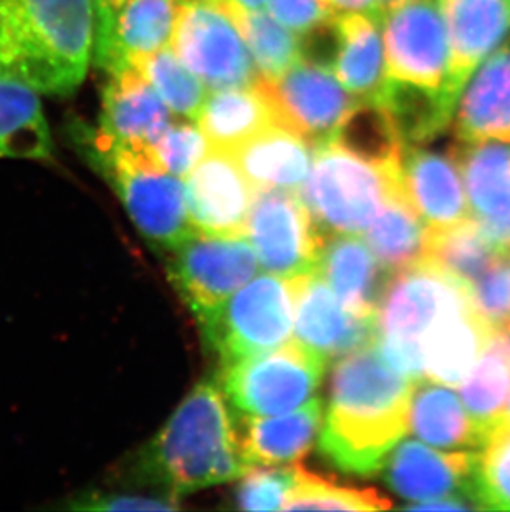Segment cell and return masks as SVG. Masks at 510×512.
<instances>
[{
  "instance_id": "6da1fadb",
  "label": "cell",
  "mask_w": 510,
  "mask_h": 512,
  "mask_svg": "<svg viewBox=\"0 0 510 512\" xmlns=\"http://www.w3.org/2000/svg\"><path fill=\"white\" fill-rule=\"evenodd\" d=\"M381 353L378 342L358 348L333 368L323 456L345 473L373 476L409 430L414 383Z\"/></svg>"
},
{
  "instance_id": "7a4b0ae2",
  "label": "cell",
  "mask_w": 510,
  "mask_h": 512,
  "mask_svg": "<svg viewBox=\"0 0 510 512\" xmlns=\"http://www.w3.org/2000/svg\"><path fill=\"white\" fill-rule=\"evenodd\" d=\"M226 400L219 380L199 382L126 473L173 498L242 478L252 466Z\"/></svg>"
},
{
  "instance_id": "3957f363",
  "label": "cell",
  "mask_w": 510,
  "mask_h": 512,
  "mask_svg": "<svg viewBox=\"0 0 510 512\" xmlns=\"http://www.w3.org/2000/svg\"><path fill=\"white\" fill-rule=\"evenodd\" d=\"M95 47L93 0H2L0 75L40 95L70 97Z\"/></svg>"
},
{
  "instance_id": "277c9868",
  "label": "cell",
  "mask_w": 510,
  "mask_h": 512,
  "mask_svg": "<svg viewBox=\"0 0 510 512\" xmlns=\"http://www.w3.org/2000/svg\"><path fill=\"white\" fill-rule=\"evenodd\" d=\"M65 131L78 155L118 194L151 246L173 251L196 231L189 219L186 186L159 165L153 148L125 145L78 118L68 121Z\"/></svg>"
},
{
  "instance_id": "5b68a950",
  "label": "cell",
  "mask_w": 510,
  "mask_h": 512,
  "mask_svg": "<svg viewBox=\"0 0 510 512\" xmlns=\"http://www.w3.org/2000/svg\"><path fill=\"white\" fill-rule=\"evenodd\" d=\"M471 305V289L429 262L395 272L376 309L378 347L396 370L413 380L424 378V340Z\"/></svg>"
},
{
  "instance_id": "8992f818",
  "label": "cell",
  "mask_w": 510,
  "mask_h": 512,
  "mask_svg": "<svg viewBox=\"0 0 510 512\" xmlns=\"http://www.w3.org/2000/svg\"><path fill=\"white\" fill-rule=\"evenodd\" d=\"M401 188V168L371 165L332 141L313 150L312 168L300 198L323 236H363Z\"/></svg>"
},
{
  "instance_id": "52a82bcc",
  "label": "cell",
  "mask_w": 510,
  "mask_h": 512,
  "mask_svg": "<svg viewBox=\"0 0 510 512\" xmlns=\"http://www.w3.org/2000/svg\"><path fill=\"white\" fill-rule=\"evenodd\" d=\"M295 319L294 279L254 277L217 309L198 317L204 340L222 365L289 342Z\"/></svg>"
},
{
  "instance_id": "ba28073f",
  "label": "cell",
  "mask_w": 510,
  "mask_h": 512,
  "mask_svg": "<svg viewBox=\"0 0 510 512\" xmlns=\"http://www.w3.org/2000/svg\"><path fill=\"white\" fill-rule=\"evenodd\" d=\"M327 360L299 342L222 365L219 383L227 400L246 416L289 413L312 400Z\"/></svg>"
},
{
  "instance_id": "9c48e42d",
  "label": "cell",
  "mask_w": 510,
  "mask_h": 512,
  "mask_svg": "<svg viewBox=\"0 0 510 512\" xmlns=\"http://www.w3.org/2000/svg\"><path fill=\"white\" fill-rule=\"evenodd\" d=\"M171 49L211 90L252 87L259 80L251 52L226 2H183Z\"/></svg>"
},
{
  "instance_id": "30bf717a",
  "label": "cell",
  "mask_w": 510,
  "mask_h": 512,
  "mask_svg": "<svg viewBox=\"0 0 510 512\" xmlns=\"http://www.w3.org/2000/svg\"><path fill=\"white\" fill-rule=\"evenodd\" d=\"M166 254L169 279L196 317L224 304L259 271V259L246 236L194 231Z\"/></svg>"
},
{
  "instance_id": "8fae6325",
  "label": "cell",
  "mask_w": 510,
  "mask_h": 512,
  "mask_svg": "<svg viewBox=\"0 0 510 512\" xmlns=\"http://www.w3.org/2000/svg\"><path fill=\"white\" fill-rule=\"evenodd\" d=\"M386 73L390 80L449 95L448 30L438 0H406L381 17Z\"/></svg>"
},
{
  "instance_id": "7c38bea8",
  "label": "cell",
  "mask_w": 510,
  "mask_h": 512,
  "mask_svg": "<svg viewBox=\"0 0 510 512\" xmlns=\"http://www.w3.org/2000/svg\"><path fill=\"white\" fill-rule=\"evenodd\" d=\"M244 236L265 272L285 279L317 271L323 234L299 193L255 189Z\"/></svg>"
},
{
  "instance_id": "4fadbf2b",
  "label": "cell",
  "mask_w": 510,
  "mask_h": 512,
  "mask_svg": "<svg viewBox=\"0 0 510 512\" xmlns=\"http://www.w3.org/2000/svg\"><path fill=\"white\" fill-rule=\"evenodd\" d=\"M279 125L295 131L313 148L332 143L338 126L357 105L332 68L300 58L282 77L257 80Z\"/></svg>"
},
{
  "instance_id": "5bb4252c",
  "label": "cell",
  "mask_w": 510,
  "mask_h": 512,
  "mask_svg": "<svg viewBox=\"0 0 510 512\" xmlns=\"http://www.w3.org/2000/svg\"><path fill=\"white\" fill-rule=\"evenodd\" d=\"M477 451H444L419 441H400L381 466L386 483L408 509H477L474 471Z\"/></svg>"
},
{
  "instance_id": "9a60e30c",
  "label": "cell",
  "mask_w": 510,
  "mask_h": 512,
  "mask_svg": "<svg viewBox=\"0 0 510 512\" xmlns=\"http://www.w3.org/2000/svg\"><path fill=\"white\" fill-rule=\"evenodd\" d=\"M294 282L295 339L300 345L328 362L376 342V317L345 307L317 271Z\"/></svg>"
},
{
  "instance_id": "2e32d148",
  "label": "cell",
  "mask_w": 510,
  "mask_h": 512,
  "mask_svg": "<svg viewBox=\"0 0 510 512\" xmlns=\"http://www.w3.org/2000/svg\"><path fill=\"white\" fill-rule=\"evenodd\" d=\"M184 186L189 219L196 231L244 236L254 188L229 151H207Z\"/></svg>"
},
{
  "instance_id": "e0dca14e",
  "label": "cell",
  "mask_w": 510,
  "mask_h": 512,
  "mask_svg": "<svg viewBox=\"0 0 510 512\" xmlns=\"http://www.w3.org/2000/svg\"><path fill=\"white\" fill-rule=\"evenodd\" d=\"M471 218L502 256L510 254V143L461 141L453 150Z\"/></svg>"
},
{
  "instance_id": "ac0fdd59",
  "label": "cell",
  "mask_w": 510,
  "mask_h": 512,
  "mask_svg": "<svg viewBox=\"0 0 510 512\" xmlns=\"http://www.w3.org/2000/svg\"><path fill=\"white\" fill-rule=\"evenodd\" d=\"M448 30L449 95L458 105L462 88L510 35V0H438Z\"/></svg>"
},
{
  "instance_id": "d6986e66",
  "label": "cell",
  "mask_w": 510,
  "mask_h": 512,
  "mask_svg": "<svg viewBox=\"0 0 510 512\" xmlns=\"http://www.w3.org/2000/svg\"><path fill=\"white\" fill-rule=\"evenodd\" d=\"M401 179L409 203L429 229L453 228L471 219L454 153L406 146Z\"/></svg>"
},
{
  "instance_id": "ffe728a7",
  "label": "cell",
  "mask_w": 510,
  "mask_h": 512,
  "mask_svg": "<svg viewBox=\"0 0 510 512\" xmlns=\"http://www.w3.org/2000/svg\"><path fill=\"white\" fill-rule=\"evenodd\" d=\"M453 121L461 141L510 143V35L467 80Z\"/></svg>"
},
{
  "instance_id": "44dd1931",
  "label": "cell",
  "mask_w": 510,
  "mask_h": 512,
  "mask_svg": "<svg viewBox=\"0 0 510 512\" xmlns=\"http://www.w3.org/2000/svg\"><path fill=\"white\" fill-rule=\"evenodd\" d=\"M171 115L145 77L130 67L110 73L98 128L125 145L153 148L173 123Z\"/></svg>"
},
{
  "instance_id": "7402d4cb",
  "label": "cell",
  "mask_w": 510,
  "mask_h": 512,
  "mask_svg": "<svg viewBox=\"0 0 510 512\" xmlns=\"http://www.w3.org/2000/svg\"><path fill=\"white\" fill-rule=\"evenodd\" d=\"M181 4V0H126L105 44L93 52V63L110 75L169 47Z\"/></svg>"
},
{
  "instance_id": "603a6c76",
  "label": "cell",
  "mask_w": 510,
  "mask_h": 512,
  "mask_svg": "<svg viewBox=\"0 0 510 512\" xmlns=\"http://www.w3.org/2000/svg\"><path fill=\"white\" fill-rule=\"evenodd\" d=\"M317 272L355 314L376 317L390 272L357 234L323 237Z\"/></svg>"
},
{
  "instance_id": "cb8c5ba5",
  "label": "cell",
  "mask_w": 510,
  "mask_h": 512,
  "mask_svg": "<svg viewBox=\"0 0 510 512\" xmlns=\"http://www.w3.org/2000/svg\"><path fill=\"white\" fill-rule=\"evenodd\" d=\"M322 426L320 398L275 418L242 415L237 421L242 453L249 466H279L304 458L312 450Z\"/></svg>"
},
{
  "instance_id": "d4e9b609",
  "label": "cell",
  "mask_w": 510,
  "mask_h": 512,
  "mask_svg": "<svg viewBox=\"0 0 510 512\" xmlns=\"http://www.w3.org/2000/svg\"><path fill=\"white\" fill-rule=\"evenodd\" d=\"M313 148L302 136L272 125L229 151L252 188L302 191L313 163Z\"/></svg>"
},
{
  "instance_id": "484cf974",
  "label": "cell",
  "mask_w": 510,
  "mask_h": 512,
  "mask_svg": "<svg viewBox=\"0 0 510 512\" xmlns=\"http://www.w3.org/2000/svg\"><path fill=\"white\" fill-rule=\"evenodd\" d=\"M332 70L353 97L380 100L388 83L380 19L363 14L337 15Z\"/></svg>"
},
{
  "instance_id": "4316f807",
  "label": "cell",
  "mask_w": 510,
  "mask_h": 512,
  "mask_svg": "<svg viewBox=\"0 0 510 512\" xmlns=\"http://www.w3.org/2000/svg\"><path fill=\"white\" fill-rule=\"evenodd\" d=\"M409 428L438 450L479 451L484 436L458 393L448 385L419 378L409 401Z\"/></svg>"
},
{
  "instance_id": "83f0119b",
  "label": "cell",
  "mask_w": 510,
  "mask_h": 512,
  "mask_svg": "<svg viewBox=\"0 0 510 512\" xmlns=\"http://www.w3.org/2000/svg\"><path fill=\"white\" fill-rule=\"evenodd\" d=\"M492 334L474 305L443 320L421 347L424 378L461 387Z\"/></svg>"
},
{
  "instance_id": "f1b7e54d",
  "label": "cell",
  "mask_w": 510,
  "mask_h": 512,
  "mask_svg": "<svg viewBox=\"0 0 510 512\" xmlns=\"http://www.w3.org/2000/svg\"><path fill=\"white\" fill-rule=\"evenodd\" d=\"M40 93L0 75V160L52 161L49 120Z\"/></svg>"
},
{
  "instance_id": "f546056e",
  "label": "cell",
  "mask_w": 510,
  "mask_h": 512,
  "mask_svg": "<svg viewBox=\"0 0 510 512\" xmlns=\"http://www.w3.org/2000/svg\"><path fill=\"white\" fill-rule=\"evenodd\" d=\"M196 123L211 148L222 151H232L265 128L279 125L257 83L252 87L212 90Z\"/></svg>"
},
{
  "instance_id": "4dcf8cb0",
  "label": "cell",
  "mask_w": 510,
  "mask_h": 512,
  "mask_svg": "<svg viewBox=\"0 0 510 512\" xmlns=\"http://www.w3.org/2000/svg\"><path fill=\"white\" fill-rule=\"evenodd\" d=\"M363 236L390 274L426 261L429 228L409 203L405 188L398 189L388 199Z\"/></svg>"
},
{
  "instance_id": "1f68e13d",
  "label": "cell",
  "mask_w": 510,
  "mask_h": 512,
  "mask_svg": "<svg viewBox=\"0 0 510 512\" xmlns=\"http://www.w3.org/2000/svg\"><path fill=\"white\" fill-rule=\"evenodd\" d=\"M461 400L484 443L501 423L510 395V339L492 334L481 357L477 358L466 380L461 383Z\"/></svg>"
},
{
  "instance_id": "d6a6232c",
  "label": "cell",
  "mask_w": 510,
  "mask_h": 512,
  "mask_svg": "<svg viewBox=\"0 0 510 512\" xmlns=\"http://www.w3.org/2000/svg\"><path fill=\"white\" fill-rule=\"evenodd\" d=\"M333 143L360 160L401 168L406 143L388 108L373 100H358L333 136Z\"/></svg>"
},
{
  "instance_id": "836d02e7",
  "label": "cell",
  "mask_w": 510,
  "mask_h": 512,
  "mask_svg": "<svg viewBox=\"0 0 510 512\" xmlns=\"http://www.w3.org/2000/svg\"><path fill=\"white\" fill-rule=\"evenodd\" d=\"M499 249L474 221L446 229H429L426 261L471 287L501 261Z\"/></svg>"
},
{
  "instance_id": "e575fe53",
  "label": "cell",
  "mask_w": 510,
  "mask_h": 512,
  "mask_svg": "<svg viewBox=\"0 0 510 512\" xmlns=\"http://www.w3.org/2000/svg\"><path fill=\"white\" fill-rule=\"evenodd\" d=\"M239 25L260 78L275 80L302 58V39L262 10L239 9L224 0Z\"/></svg>"
},
{
  "instance_id": "d590c367",
  "label": "cell",
  "mask_w": 510,
  "mask_h": 512,
  "mask_svg": "<svg viewBox=\"0 0 510 512\" xmlns=\"http://www.w3.org/2000/svg\"><path fill=\"white\" fill-rule=\"evenodd\" d=\"M154 88L173 115L198 120L206 102L207 87L169 47L140 57L131 63Z\"/></svg>"
},
{
  "instance_id": "8d00e7d4",
  "label": "cell",
  "mask_w": 510,
  "mask_h": 512,
  "mask_svg": "<svg viewBox=\"0 0 510 512\" xmlns=\"http://www.w3.org/2000/svg\"><path fill=\"white\" fill-rule=\"evenodd\" d=\"M391 508L385 496L373 489L343 488L297 466V481L282 511L300 509H340V511H380Z\"/></svg>"
},
{
  "instance_id": "74e56055",
  "label": "cell",
  "mask_w": 510,
  "mask_h": 512,
  "mask_svg": "<svg viewBox=\"0 0 510 512\" xmlns=\"http://www.w3.org/2000/svg\"><path fill=\"white\" fill-rule=\"evenodd\" d=\"M474 498L477 509L510 511V425L492 431L477 451Z\"/></svg>"
},
{
  "instance_id": "f35d334b",
  "label": "cell",
  "mask_w": 510,
  "mask_h": 512,
  "mask_svg": "<svg viewBox=\"0 0 510 512\" xmlns=\"http://www.w3.org/2000/svg\"><path fill=\"white\" fill-rule=\"evenodd\" d=\"M297 481V466L259 468L252 466L242 474L236 489L237 508L244 511H282Z\"/></svg>"
},
{
  "instance_id": "ab89813d",
  "label": "cell",
  "mask_w": 510,
  "mask_h": 512,
  "mask_svg": "<svg viewBox=\"0 0 510 512\" xmlns=\"http://www.w3.org/2000/svg\"><path fill=\"white\" fill-rule=\"evenodd\" d=\"M153 150L164 170L178 178H188L207 151L211 150V145L199 125L189 121H173Z\"/></svg>"
},
{
  "instance_id": "60d3db41",
  "label": "cell",
  "mask_w": 510,
  "mask_h": 512,
  "mask_svg": "<svg viewBox=\"0 0 510 512\" xmlns=\"http://www.w3.org/2000/svg\"><path fill=\"white\" fill-rule=\"evenodd\" d=\"M472 304L494 334H510V266L502 257L469 287Z\"/></svg>"
},
{
  "instance_id": "b9f144b4",
  "label": "cell",
  "mask_w": 510,
  "mask_h": 512,
  "mask_svg": "<svg viewBox=\"0 0 510 512\" xmlns=\"http://www.w3.org/2000/svg\"><path fill=\"white\" fill-rule=\"evenodd\" d=\"M173 496H141V494L90 491L65 504L75 511H174L179 508Z\"/></svg>"
},
{
  "instance_id": "7bdbcfd3",
  "label": "cell",
  "mask_w": 510,
  "mask_h": 512,
  "mask_svg": "<svg viewBox=\"0 0 510 512\" xmlns=\"http://www.w3.org/2000/svg\"><path fill=\"white\" fill-rule=\"evenodd\" d=\"M267 12L299 37L310 34L337 17L328 0H269Z\"/></svg>"
},
{
  "instance_id": "ee69618b",
  "label": "cell",
  "mask_w": 510,
  "mask_h": 512,
  "mask_svg": "<svg viewBox=\"0 0 510 512\" xmlns=\"http://www.w3.org/2000/svg\"><path fill=\"white\" fill-rule=\"evenodd\" d=\"M93 2H95V47H93L95 52L108 39L116 15L126 4V0H93Z\"/></svg>"
},
{
  "instance_id": "f6af8a7d",
  "label": "cell",
  "mask_w": 510,
  "mask_h": 512,
  "mask_svg": "<svg viewBox=\"0 0 510 512\" xmlns=\"http://www.w3.org/2000/svg\"><path fill=\"white\" fill-rule=\"evenodd\" d=\"M338 15L363 14L380 19L383 17L381 0H328Z\"/></svg>"
},
{
  "instance_id": "bcb514c9",
  "label": "cell",
  "mask_w": 510,
  "mask_h": 512,
  "mask_svg": "<svg viewBox=\"0 0 510 512\" xmlns=\"http://www.w3.org/2000/svg\"><path fill=\"white\" fill-rule=\"evenodd\" d=\"M232 5L244 10H262L269 0H227Z\"/></svg>"
},
{
  "instance_id": "7dc6e473",
  "label": "cell",
  "mask_w": 510,
  "mask_h": 512,
  "mask_svg": "<svg viewBox=\"0 0 510 512\" xmlns=\"http://www.w3.org/2000/svg\"><path fill=\"white\" fill-rule=\"evenodd\" d=\"M403 2H406V0H381V5H383V15H385V12H388V10L396 7V5L403 4Z\"/></svg>"
},
{
  "instance_id": "c3c4849f",
  "label": "cell",
  "mask_w": 510,
  "mask_h": 512,
  "mask_svg": "<svg viewBox=\"0 0 510 512\" xmlns=\"http://www.w3.org/2000/svg\"><path fill=\"white\" fill-rule=\"evenodd\" d=\"M507 335H509V339H510V334H507ZM507 425H510V397H509V400H507V406H506V411H504V416H502L501 423H499V426H507ZM499 426H497V428H499Z\"/></svg>"
},
{
  "instance_id": "681fc988",
  "label": "cell",
  "mask_w": 510,
  "mask_h": 512,
  "mask_svg": "<svg viewBox=\"0 0 510 512\" xmlns=\"http://www.w3.org/2000/svg\"><path fill=\"white\" fill-rule=\"evenodd\" d=\"M181 2H222V0H181Z\"/></svg>"
},
{
  "instance_id": "f907efd6",
  "label": "cell",
  "mask_w": 510,
  "mask_h": 512,
  "mask_svg": "<svg viewBox=\"0 0 510 512\" xmlns=\"http://www.w3.org/2000/svg\"><path fill=\"white\" fill-rule=\"evenodd\" d=\"M506 261H507V264H509V266H510V254H509V256H506Z\"/></svg>"
},
{
  "instance_id": "816d5d0a",
  "label": "cell",
  "mask_w": 510,
  "mask_h": 512,
  "mask_svg": "<svg viewBox=\"0 0 510 512\" xmlns=\"http://www.w3.org/2000/svg\"><path fill=\"white\" fill-rule=\"evenodd\" d=\"M0 2H2V0H0Z\"/></svg>"
}]
</instances>
